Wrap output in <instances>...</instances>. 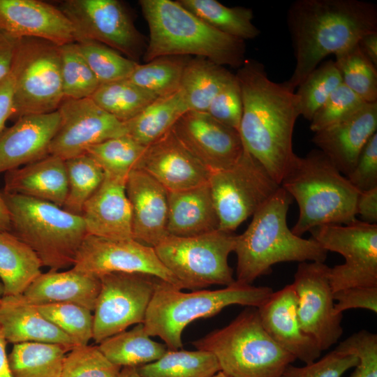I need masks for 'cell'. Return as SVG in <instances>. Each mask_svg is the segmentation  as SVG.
I'll return each mask as SVG.
<instances>
[{"mask_svg":"<svg viewBox=\"0 0 377 377\" xmlns=\"http://www.w3.org/2000/svg\"><path fill=\"white\" fill-rule=\"evenodd\" d=\"M334 309L343 314L350 309H364L377 313V286H357L344 288L333 293Z\"/></svg>","mask_w":377,"mask_h":377,"instance_id":"obj_52","label":"cell"},{"mask_svg":"<svg viewBox=\"0 0 377 377\" xmlns=\"http://www.w3.org/2000/svg\"><path fill=\"white\" fill-rule=\"evenodd\" d=\"M183 7L219 31L244 41L258 37L260 31L252 22L251 8L228 7L216 0H177Z\"/></svg>","mask_w":377,"mask_h":377,"instance_id":"obj_35","label":"cell"},{"mask_svg":"<svg viewBox=\"0 0 377 377\" xmlns=\"http://www.w3.org/2000/svg\"><path fill=\"white\" fill-rule=\"evenodd\" d=\"M138 169L167 191L191 188L208 182L210 172L184 146L172 128L146 146Z\"/></svg>","mask_w":377,"mask_h":377,"instance_id":"obj_19","label":"cell"},{"mask_svg":"<svg viewBox=\"0 0 377 377\" xmlns=\"http://www.w3.org/2000/svg\"><path fill=\"white\" fill-rule=\"evenodd\" d=\"M191 58L164 56L138 64L128 80L158 98L168 96L179 90L184 70Z\"/></svg>","mask_w":377,"mask_h":377,"instance_id":"obj_38","label":"cell"},{"mask_svg":"<svg viewBox=\"0 0 377 377\" xmlns=\"http://www.w3.org/2000/svg\"><path fill=\"white\" fill-rule=\"evenodd\" d=\"M376 131L377 102L365 103L349 117L314 133L312 142L347 177L363 147Z\"/></svg>","mask_w":377,"mask_h":377,"instance_id":"obj_24","label":"cell"},{"mask_svg":"<svg viewBox=\"0 0 377 377\" xmlns=\"http://www.w3.org/2000/svg\"><path fill=\"white\" fill-rule=\"evenodd\" d=\"M57 111L60 124L49 154L64 160L86 154L91 146L126 135L124 122L101 109L91 98H64Z\"/></svg>","mask_w":377,"mask_h":377,"instance_id":"obj_17","label":"cell"},{"mask_svg":"<svg viewBox=\"0 0 377 377\" xmlns=\"http://www.w3.org/2000/svg\"><path fill=\"white\" fill-rule=\"evenodd\" d=\"M366 102L343 83L316 111L310 121V129L318 132L349 117Z\"/></svg>","mask_w":377,"mask_h":377,"instance_id":"obj_47","label":"cell"},{"mask_svg":"<svg viewBox=\"0 0 377 377\" xmlns=\"http://www.w3.org/2000/svg\"><path fill=\"white\" fill-rule=\"evenodd\" d=\"M235 240L232 232L217 230L188 237L169 235L154 248L182 288L195 290L235 281L228 261Z\"/></svg>","mask_w":377,"mask_h":377,"instance_id":"obj_9","label":"cell"},{"mask_svg":"<svg viewBox=\"0 0 377 377\" xmlns=\"http://www.w3.org/2000/svg\"><path fill=\"white\" fill-rule=\"evenodd\" d=\"M211 377H228V376L224 373L220 371Z\"/></svg>","mask_w":377,"mask_h":377,"instance_id":"obj_60","label":"cell"},{"mask_svg":"<svg viewBox=\"0 0 377 377\" xmlns=\"http://www.w3.org/2000/svg\"><path fill=\"white\" fill-rule=\"evenodd\" d=\"M157 98L128 79L101 84L91 96L98 107L122 122L135 117Z\"/></svg>","mask_w":377,"mask_h":377,"instance_id":"obj_37","label":"cell"},{"mask_svg":"<svg viewBox=\"0 0 377 377\" xmlns=\"http://www.w3.org/2000/svg\"><path fill=\"white\" fill-rule=\"evenodd\" d=\"M81 216L87 235L111 239L133 238L126 181L105 175L99 188L84 204Z\"/></svg>","mask_w":377,"mask_h":377,"instance_id":"obj_25","label":"cell"},{"mask_svg":"<svg viewBox=\"0 0 377 377\" xmlns=\"http://www.w3.org/2000/svg\"><path fill=\"white\" fill-rule=\"evenodd\" d=\"M292 201L280 186L254 213L247 229L236 235L237 282L251 285L279 263L325 262L327 251L314 239H304L289 229L286 217Z\"/></svg>","mask_w":377,"mask_h":377,"instance_id":"obj_4","label":"cell"},{"mask_svg":"<svg viewBox=\"0 0 377 377\" xmlns=\"http://www.w3.org/2000/svg\"><path fill=\"white\" fill-rule=\"evenodd\" d=\"M100 288L99 276L72 268L42 273L22 295L34 305L71 303L93 311Z\"/></svg>","mask_w":377,"mask_h":377,"instance_id":"obj_28","label":"cell"},{"mask_svg":"<svg viewBox=\"0 0 377 377\" xmlns=\"http://www.w3.org/2000/svg\"><path fill=\"white\" fill-rule=\"evenodd\" d=\"M64 98H91L100 85L77 42L59 46Z\"/></svg>","mask_w":377,"mask_h":377,"instance_id":"obj_42","label":"cell"},{"mask_svg":"<svg viewBox=\"0 0 377 377\" xmlns=\"http://www.w3.org/2000/svg\"><path fill=\"white\" fill-rule=\"evenodd\" d=\"M0 327L8 343L40 342L61 345L71 350L73 339L49 321L23 295L0 299Z\"/></svg>","mask_w":377,"mask_h":377,"instance_id":"obj_26","label":"cell"},{"mask_svg":"<svg viewBox=\"0 0 377 377\" xmlns=\"http://www.w3.org/2000/svg\"><path fill=\"white\" fill-rule=\"evenodd\" d=\"M357 362L355 355L334 349L319 360L305 366L288 364L279 377H341Z\"/></svg>","mask_w":377,"mask_h":377,"instance_id":"obj_48","label":"cell"},{"mask_svg":"<svg viewBox=\"0 0 377 377\" xmlns=\"http://www.w3.org/2000/svg\"><path fill=\"white\" fill-rule=\"evenodd\" d=\"M280 186L299 206L298 219L291 230L301 237L324 225H346L355 221L356 189L319 149L305 156L295 154Z\"/></svg>","mask_w":377,"mask_h":377,"instance_id":"obj_5","label":"cell"},{"mask_svg":"<svg viewBox=\"0 0 377 377\" xmlns=\"http://www.w3.org/2000/svg\"><path fill=\"white\" fill-rule=\"evenodd\" d=\"M242 110L241 89L234 74L215 96L207 113L219 122L239 131Z\"/></svg>","mask_w":377,"mask_h":377,"instance_id":"obj_50","label":"cell"},{"mask_svg":"<svg viewBox=\"0 0 377 377\" xmlns=\"http://www.w3.org/2000/svg\"><path fill=\"white\" fill-rule=\"evenodd\" d=\"M336 350L353 353L358 359L348 377H377V334L362 330L341 341Z\"/></svg>","mask_w":377,"mask_h":377,"instance_id":"obj_49","label":"cell"},{"mask_svg":"<svg viewBox=\"0 0 377 377\" xmlns=\"http://www.w3.org/2000/svg\"><path fill=\"white\" fill-rule=\"evenodd\" d=\"M145 148L126 135L91 146L87 154L96 161L105 175L126 181L131 172L138 169Z\"/></svg>","mask_w":377,"mask_h":377,"instance_id":"obj_39","label":"cell"},{"mask_svg":"<svg viewBox=\"0 0 377 377\" xmlns=\"http://www.w3.org/2000/svg\"><path fill=\"white\" fill-rule=\"evenodd\" d=\"M10 232L29 246L50 271L73 265L87 230L80 215L53 203L6 193Z\"/></svg>","mask_w":377,"mask_h":377,"instance_id":"obj_7","label":"cell"},{"mask_svg":"<svg viewBox=\"0 0 377 377\" xmlns=\"http://www.w3.org/2000/svg\"><path fill=\"white\" fill-rule=\"evenodd\" d=\"M168 232L182 237L207 234L219 229V216L209 182L177 191H168Z\"/></svg>","mask_w":377,"mask_h":377,"instance_id":"obj_29","label":"cell"},{"mask_svg":"<svg viewBox=\"0 0 377 377\" xmlns=\"http://www.w3.org/2000/svg\"><path fill=\"white\" fill-rule=\"evenodd\" d=\"M188 110L180 90L158 97L135 117L124 122L126 135L147 146L170 131Z\"/></svg>","mask_w":377,"mask_h":377,"instance_id":"obj_31","label":"cell"},{"mask_svg":"<svg viewBox=\"0 0 377 377\" xmlns=\"http://www.w3.org/2000/svg\"><path fill=\"white\" fill-rule=\"evenodd\" d=\"M3 296V288L2 283L0 281V299Z\"/></svg>","mask_w":377,"mask_h":377,"instance_id":"obj_61","label":"cell"},{"mask_svg":"<svg viewBox=\"0 0 377 377\" xmlns=\"http://www.w3.org/2000/svg\"><path fill=\"white\" fill-rule=\"evenodd\" d=\"M297 305V294L291 283L273 292L257 309L269 336L295 359L307 364L319 358L322 351L315 340L302 330Z\"/></svg>","mask_w":377,"mask_h":377,"instance_id":"obj_21","label":"cell"},{"mask_svg":"<svg viewBox=\"0 0 377 377\" xmlns=\"http://www.w3.org/2000/svg\"><path fill=\"white\" fill-rule=\"evenodd\" d=\"M235 76L242 98L239 133L244 147L280 185L295 154L293 133L300 115L295 91L271 80L255 59H246Z\"/></svg>","mask_w":377,"mask_h":377,"instance_id":"obj_1","label":"cell"},{"mask_svg":"<svg viewBox=\"0 0 377 377\" xmlns=\"http://www.w3.org/2000/svg\"><path fill=\"white\" fill-rule=\"evenodd\" d=\"M36 306L43 316L71 337L76 346L88 345L93 339L92 311L71 303Z\"/></svg>","mask_w":377,"mask_h":377,"instance_id":"obj_45","label":"cell"},{"mask_svg":"<svg viewBox=\"0 0 377 377\" xmlns=\"http://www.w3.org/2000/svg\"><path fill=\"white\" fill-rule=\"evenodd\" d=\"M11 73V119L57 110L64 99L59 46L39 38H18Z\"/></svg>","mask_w":377,"mask_h":377,"instance_id":"obj_10","label":"cell"},{"mask_svg":"<svg viewBox=\"0 0 377 377\" xmlns=\"http://www.w3.org/2000/svg\"><path fill=\"white\" fill-rule=\"evenodd\" d=\"M69 351L58 344L24 342L13 344L8 360L13 377H61Z\"/></svg>","mask_w":377,"mask_h":377,"instance_id":"obj_34","label":"cell"},{"mask_svg":"<svg viewBox=\"0 0 377 377\" xmlns=\"http://www.w3.org/2000/svg\"><path fill=\"white\" fill-rule=\"evenodd\" d=\"M330 270L324 263H300L293 283L300 325L321 351L335 344L343 334V314L334 311Z\"/></svg>","mask_w":377,"mask_h":377,"instance_id":"obj_15","label":"cell"},{"mask_svg":"<svg viewBox=\"0 0 377 377\" xmlns=\"http://www.w3.org/2000/svg\"><path fill=\"white\" fill-rule=\"evenodd\" d=\"M356 213L364 222L377 224V187L359 193L356 202Z\"/></svg>","mask_w":377,"mask_h":377,"instance_id":"obj_54","label":"cell"},{"mask_svg":"<svg viewBox=\"0 0 377 377\" xmlns=\"http://www.w3.org/2000/svg\"><path fill=\"white\" fill-rule=\"evenodd\" d=\"M10 231V221L9 212L0 192V232Z\"/></svg>","mask_w":377,"mask_h":377,"instance_id":"obj_58","label":"cell"},{"mask_svg":"<svg viewBox=\"0 0 377 377\" xmlns=\"http://www.w3.org/2000/svg\"><path fill=\"white\" fill-rule=\"evenodd\" d=\"M60 124L57 110L19 117L0 132V174L49 155L50 143Z\"/></svg>","mask_w":377,"mask_h":377,"instance_id":"obj_22","label":"cell"},{"mask_svg":"<svg viewBox=\"0 0 377 377\" xmlns=\"http://www.w3.org/2000/svg\"><path fill=\"white\" fill-rule=\"evenodd\" d=\"M98 346L112 363L121 368L138 367L151 363L168 350L165 344L151 339L143 323L104 339Z\"/></svg>","mask_w":377,"mask_h":377,"instance_id":"obj_33","label":"cell"},{"mask_svg":"<svg viewBox=\"0 0 377 377\" xmlns=\"http://www.w3.org/2000/svg\"><path fill=\"white\" fill-rule=\"evenodd\" d=\"M273 292L270 287L235 281L219 290L184 293L157 278L144 327L149 337L163 340L168 350H179L183 347L182 332L193 320L212 317L232 304L258 308Z\"/></svg>","mask_w":377,"mask_h":377,"instance_id":"obj_6","label":"cell"},{"mask_svg":"<svg viewBox=\"0 0 377 377\" xmlns=\"http://www.w3.org/2000/svg\"><path fill=\"white\" fill-rule=\"evenodd\" d=\"M334 55L342 83L366 103L377 102V68L358 43Z\"/></svg>","mask_w":377,"mask_h":377,"instance_id":"obj_41","label":"cell"},{"mask_svg":"<svg viewBox=\"0 0 377 377\" xmlns=\"http://www.w3.org/2000/svg\"><path fill=\"white\" fill-rule=\"evenodd\" d=\"M14 77L10 74L0 80V132L13 114Z\"/></svg>","mask_w":377,"mask_h":377,"instance_id":"obj_53","label":"cell"},{"mask_svg":"<svg viewBox=\"0 0 377 377\" xmlns=\"http://www.w3.org/2000/svg\"><path fill=\"white\" fill-rule=\"evenodd\" d=\"M75 30L76 42L104 44L138 63L147 43L130 14L118 0H66L59 8Z\"/></svg>","mask_w":377,"mask_h":377,"instance_id":"obj_13","label":"cell"},{"mask_svg":"<svg viewBox=\"0 0 377 377\" xmlns=\"http://www.w3.org/2000/svg\"><path fill=\"white\" fill-rule=\"evenodd\" d=\"M341 84V75L334 61L320 64L297 87L295 94L300 115L310 121L316 111Z\"/></svg>","mask_w":377,"mask_h":377,"instance_id":"obj_43","label":"cell"},{"mask_svg":"<svg viewBox=\"0 0 377 377\" xmlns=\"http://www.w3.org/2000/svg\"><path fill=\"white\" fill-rule=\"evenodd\" d=\"M358 45L364 55L377 67V31L362 36Z\"/></svg>","mask_w":377,"mask_h":377,"instance_id":"obj_56","label":"cell"},{"mask_svg":"<svg viewBox=\"0 0 377 377\" xmlns=\"http://www.w3.org/2000/svg\"><path fill=\"white\" fill-rule=\"evenodd\" d=\"M7 343L0 327V377H13L6 354Z\"/></svg>","mask_w":377,"mask_h":377,"instance_id":"obj_57","label":"cell"},{"mask_svg":"<svg viewBox=\"0 0 377 377\" xmlns=\"http://www.w3.org/2000/svg\"><path fill=\"white\" fill-rule=\"evenodd\" d=\"M219 229L232 232L253 216L280 185L245 148L232 166L210 173L208 180Z\"/></svg>","mask_w":377,"mask_h":377,"instance_id":"obj_11","label":"cell"},{"mask_svg":"<svg viewBox=\"0 0 377 377\" xmlns=\"http://www.w3.org/2000/svg\"><path fill=\"white\" fill-rule=\"evenodd\" d=\"M121 369L98 346H76L65 357L61 377H119Z\"/></svg>","mask_w":377,"mask_h":377,"instance_id":"obj_46","label":"cell"},{"mask_svg":"<svg viewBox=\"0 0 377 377\" xmlns=\"http://www.w3.org/2000/svg\"><path fill=\"white\" fill-rule=\"evenodd\" d=\"M119 377H141L136 367H126L121 369Z\"/></svg>","mask_w":377,"mask_h":377,"instance_id":"obj_59","label":"cell"},{"mask_svg":"<svg viewBox=\"0 0 377 377\" xmlns=\"http://www.w3.org/2000/svg\"><path fill=\"white\" fill-rule=\"evenodd\" d=\"M233 75L207 59L191 57L184 70L179 89L189 110L207 112L215 96Z\"/></svg>","mask_w":377,"mask_h":377,"instance_id":"obj_32","label":"cell"},{"mask_svg":"<svg viewBox=\"0 0 377 377\" xmlns=\"http://www.w3.org/2000/svg\"><path fill=\"white\" fill-rule=\"evenodd\" d=\"M346 177L360 192L377 187V132L367 141Z\"/></svg>","mask_w":377,"mask_h":377,"instance_id":"obj_51","label":"cell"},{"mask_svg":"<svg viewBox=\"0 0 377 377\" xmlns=\"http://www.w3.org/2000/svg\"><path fill=\"white\" fill-rule=\"evenodd\" d=\"M73 268L98 276L110 272L147 274L183 289L161 263L154 248L133 238L111 239L87 235Z\"/></svg>","mask_w":377,"mask_h":377,"instance_id":"obj_16","label":"cell"},{"mask_svg":"<svg viewBox=\"0 0 377 377\" xmlns=\"http://www.w3.org/2000/svg\"><path fill=\"white\" fill-rule=\"evenodd\" d=\"M311 237L327 251L342 255L344 263L330 267L333 293L357 286H377V224L356 219L346 225H324Z\"/></svg>","mask_w":377,"mask_h":377,"instance_id":"obj_12","label":"cell"},{"mask_svg":"<svg viewBox=\"0 0 377 377\" xmlns=\"http://www.w3.org/2000/svg\"><path fill=\"white\" fill-rule=\"evenodd\" d=\"M287 24L295 65L284 83L295 91L327 56L377 31V6L360 0H297L288 10Z\"/></svg>","mask_w":377,"mask_h":377,"instance_id":"obj_2","label":"cell"},{"mask_svg":"<svg viewBox=\"0 0 377 377\" xmlns=\"http://www.w3.org/2000/svg\"><path fill=\"white\" fill-rule=\"evenodd\" d=\"M77 43L100 84L128 79L139 64L97 41L82 40Z\"/></svg>","mask_w":377,"mask_h":377,"instance_id":"obj_44","label":"cell"},{"mask_svg":"<svg viewBox=\"0 0 377 377\" xmlns=\"http://www.w3.org/2000/svg\"><path fill=\"white\" fill-rule=\"evenodd\" d=\"M98 276L101 288L93 311L92 339L96 343L132 325L143 323L157 279L150 274L129 272Z\"/></svg>","mask_w":377,"mask_h":377,"instance_id":"obj_14","label":"cell"},{"mask_svg":"<svg viewBox=\"0 0 377 377\" xmlns=\"http://www.w3.org/2000/svg\"><path fill=\"white\" fill-rule=\"evenodd\" d=\"M193 344L212 353L228 377H279L296 360L266 332L256 307L249 306L228 325Z\"/></svg>","mask_w":377,"mask_h":377,"instance_id":"obj_8","label":"cell"},{"mask_svg":"<svg viewBox=\"0 0 377 377\" xmlns=\"http://www.w3.org/2000/svg\"><path fill=\"white\" fill-rule=\"evenodd\" d=\"M139 4L149 33L145 62L164 56H194L238 69L245 61V41L214 29L177 1L140 0Z\"/></svg>","mask_w":377,"mask_h":377,"instance_id":"obj_3","label":"cell"},{"mask_svg":"<svg viewBox=\"0 0 377 377\" xmlns=\"http://www.w3.org/2000/svg\"><path fill=\"white\" fill-rule=\"evenodd\" d=\"M36 253L9 231L0 232V281L3 296L22 295L41 274Z\"/></svg>","mask_w":377,"mask_h":377,"instance_id":"obj_30","label":"cell"},{"mask_svg":"<svg viewBox=\"0 0 377 377\" xmlns=\"http://www.w3.org/2000/svg\"><path fill=\"white\" fill-rule=\"evenodd\" d=\"M141 377H211L220 371L216 357L202 350H168L158 360L136 367Z\"/></svg>","mask_w":377,"mask_h":377,"instance_id":"obj_36","label":"cell"},{"mask_svg":"<svg viewBox=\"0 0 377 377\" xmlns=\"http://www.w3.org/2000/svg\"><path fill=\"white\" fill-rule=\"evenodd\" d=\"M17 39L0 30V80L12 70Z\"/></svg>","mask_w":377,"mask_h":377,"instance_id":"obj_55","label":"cell"},{"mask_svg":"<svg viewBox=\"0 0 377 377\" xmlns=\"http://www.w3.org/2000/svg\"><path fill=\"white\" fill-rule=\"evenodd\" d=\"M0 30L15 38H39L58 46L76 42L73 24L64 13L38 0H0Z\"/></svg>","mask_w":377,"mask_h":377,"instance_id":"obj_20","label":"cell"},{"mask_svg":"<svg viewBox=\"0 0 377 377\" xmlns=\"http://www.w3.org/2000/svg\"><path fill=\"white\" fill-rule=\"evenodd\" d=\"M3 192L49 202L62 207L68 193L65 160L49 154L6 172Z\"/></svg>","mask_w":377,"mask_h":377,"instance_id":"obj_27","label":"cell"},{"mask_svg":"<svg viewBox=\"0 0 377 377\" xmlns=\"http://www.w3.org/2000/svg\"><path fill=\"white\" fill-rule=\"evenodd\" d=\"M68 193L62 208L80 215L86 202L96 191L105 178V172L88 154L65 160Z\"/></svg>","mask_w":377,"mask_h":377,"instance_id":"obj_40","label":"cell"},{"mask_svg":"<svg viewBox=\"0 0 377 377\" xmlns=\"http://www.w3.org/2000/svg\"><path fill=\"white\" fill-rule=\"evenodd\" d=\"M172 130L210 173L232 166L244 151L239 131L207 112L188 110Z\"/></svg>","mask_w":377,"mask_h":377,"instance_id":"obj_18","label":"cell"},{"mask_svg":"<svg viewBox=\"0 0 377 377\" xmlns=\"http://www.w3.org/2000/svg\"><path fill=\"white\" fill-rule=\"evenodd\" d=\"M131 210L133 237L154 247L169 235L167 190L145 171L135 169L126 181Z\"/></svg>","mask_w":377,"mask_h":377,"instance_id":"obj_23","label":"cell"}]
</instances>
